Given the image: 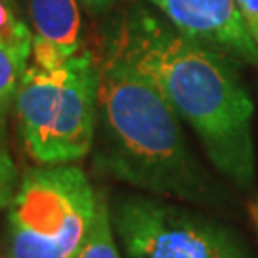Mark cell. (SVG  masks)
<instances>
[{"instance_id":"15","label":"cell","mask_w":258,"mask_h":258,"mask_svg":"<svg viewBox=\"0 0 258 258\" xmlns=\"http://www.w3.org/2000/svg\"><path fill=\"white\" fill-rule=\"evenodd\" d=\"M254 230H256V239H258V224H254Z\"/></svg>"},{"instance_id":"2","label":"cell","mask_w":258,"mask_h":258,"mask_svg":"<svg viewBox=\"0 0 258 258\" xmlns=\"http://www.w3.org/2000/svg\"><path fill=\"white\" fill-rule=\"evenodd\" d=\"M92 153L103 174L157 197L189 205L224 197L159 86L111 50L102 63Z\"/></svg>"},{"instance_id":"1","label":"cell","mask_w":258,"mask_h":258,"mask_svg":"<svg viewBox=\"0 0 258 258\" xmlns=\"http://www.w3.org/2000/svg\"><path fill=\"white\" fill-rule=\"evenodd\" d=\"M107 50L159 86L224 178L241 189L252 187L254 105L233 59L182 35L146 8L130 10L119 19Z\"/></svg>"},{"instance_id":"4","label":"cell","mask_w":258,"mask_h":258,"mask_svg":"<svg viewBox=\"0 0 258 258\" xmlns=\"http://www.w3.org/2000/svg\"><path fill=\"white\" fill-rule=\"evenodd\" d=\"M96 207L98 191L79 166L29 168L8 207L10 258H75Z\"/></svg>"},{"instance_id":"3","label":"cell","mask_w":258,"mask_h":258,"mask_svg":"<svg viewBox=\"0 0 258 258\" xmlns=\"http://www.w3.org/2000/svg\"><path fill=\"white\" fill-rule=\"evenodd\" d=\"M102 65L88 52L57 69L29 65L14 100L19 138L40 166L75 165L92 151Z\"/></svg>"},{"instance_id":"11","label":"cell","mask_w":258,"mask_h":258,"mask_svg":"<svg viewBox=\"0 0 258 258\" xmlns=\"http://www.w3.org/2000/svg\"><path fill=\"white\" fill-rule=\"evenodd\" d=\"M19 178L6 144V117H0V211L8 209L18 191Z\"/></svg>"},{"instance_id":"6","label":"cell","mask_w":258,"mask_h":258,"mask_svg":"<svg viewBox=\"0 0 258 258\" xmlns=\"http://www.w3.org/2000/svg\"><path fill=\"white\" fill-rule=\"evenodd\" d=\"M182 35L203 46L258 67V44L235 0H148Z\"/></svg>"},{"instance_id":"10","label":"cell","mask_w":258,"mask_h":258,"mask_svg":"<svg viewBox=\"0 0 258 258\" xmlns=\"http://www.w3.org/2000/svg\"><path fill=\"white\" fill-rule=\"evenodd\" d=\"M27 67L25 57H21L12 48L0 44V117L8 115Z\"/></svg>"},{"instance_id":"5","label":"cell","mask_w":258,"mask_h":258,"mask_svg":"<svg viewBox=\"0 0 258 258\" xmlns=\"http://www.w3.org/2000/svg\"><path fill=\"white\" fill-rule=\"evenodd\" d=\"M111 218L126 258H250L230 228L166 199L124 195Z\"/></svg>"},{"instance_id":"14","label":"cell","mask_w":258,"mask_h":258,"mask_svg":"<svg viewBox=\"0 0 258 258\" xmlns=\"http://www.w3.org/2000/svg\"><path fill=\"white\" fill-rule=\"evenodd\" d=\"M249 212L250 218H252V224H258V195L249 203Z\"/></svg>"},{"instance_id":"7","label":"cell","mask_w":258,"mask_h":258,"mask_svg":"<svg viewBox=\"0 0 258 258\" xmlns=\"http://www.w3.org/2000/svg\"><path fill=\"white\" fill-rule=\"evenodd\" d=\"M35 37L57 46L65 55L79 54L81 14L77 0H31Z\"/></svg>"},{"instance_id":"8","label":"cell","mask_w":258,"mask_h":258,"mask_svg":"<svg viewBox=\"0 0 258 258\" xmlns=\"http://www.w3.org/2000/svg\"><path fill=\"white\" fill-rule=\"evenodd\" d=\"M75 258H120L117 233L111 218V207L103 194H98L96 216Z\"/></svg>"},{"instance_id":"12","label":"cell","mask_w":258,"mask_h":258,"mask_svg":"<svg viewBox=\"0 0 258 258\" xmlns=\"http://www.w3.org/2000/svg\"><path fill=\"white\" fill-rule=\"evenodd\" d=\"M235 2L239 6V12L247 23L249 33L258 44V0H235Z\"/></svg>"},{"instance_id":"13","label":"cell","mask_w":258,"mask_h":258,"mask_svg":"<svg viewBox=\"0 0 258 258\" xmlns=\"http://www.w3.org/2000/svg\"><path fill=\"white\" fill-rule=\"evenodd\" d=\"M81 2L90 10H94V12H102L105 8H111L117 0H81Z\"/></svg>"},{"instance_id":"9","label":"cell","mask_w":258,"mask_h":258,"mask_svg":"<svg viewBox=\"0 0 258 258\" xmlns=\"http://www.w3.org/2000/svg\"><path fill=\"white\" fill-rule=\"evenodd\" d=\"M33 40L35 35L31 33L27 23L18 18L12 0H0V44L12 48L21 57L33 55Z\"/></svg>"}]
</instances>
